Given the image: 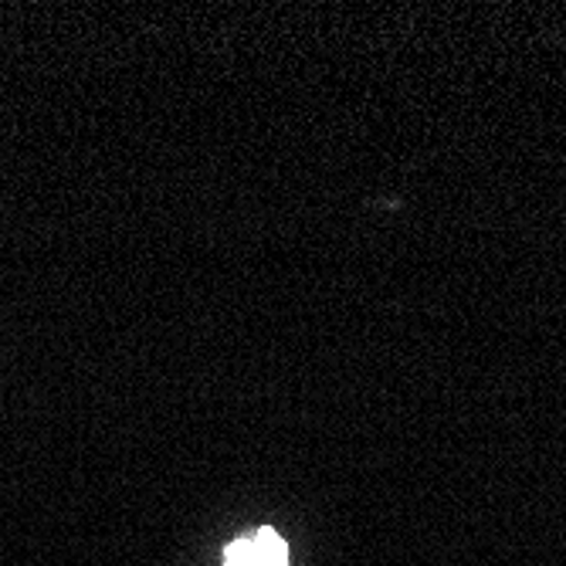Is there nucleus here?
<instances>
[{"mask_svg": "<svg viewBox=\"0 0 566 566\" xmlns=\"http://www.w3.org/2000/svg\"><path fill=\"white\" fill-rule=\"evenodd\" d=\"M224 566H259V559H254V546L251 539H238L228 546L224 553Z\"/></svg>", "mask_w": 566, "mask_h": 566, "instance_id": "nucleus-2", "label": "nucleus"}, {"mask_svg": "<svg viewBox=\"0 0 566 566\" xmlns=\"http://www.w3.org/2000/svg\"><path fill=\"white\" fill-rule=\"evenodd\" d=\"M251 546L259 566H289V546L275 530H259L251 536Z\"/></svg>", "mask_w": 566, "mask_h": 566, "instance_id": "nucleus-1", "label": "nucleus"}]
</instances>
